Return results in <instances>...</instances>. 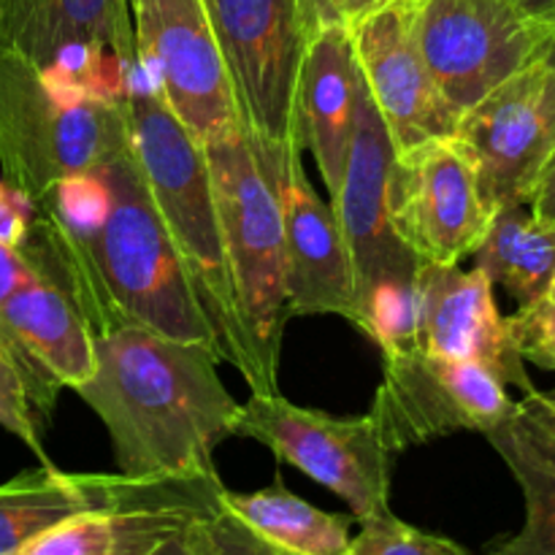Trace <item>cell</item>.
<instances>
[{
    "label": "cell",
    "mask_w": 555,
    "mask_h": 555,
    "mask_svg": "<svg viewBox=\"0 0 555 555\" xmlns=\"http://www.w3.org/2000/svg\"><path fill=\"white\" fill-rule=\"evenodd\" d=\"M25 244L63 276L95 336L139 325L217 350L215 328L157 215L133 146L98 173L60 182L36 206Z\"/></svg>",
    "instance_id": "1"
},
{
    "label": "cell",
    "mask_w": 555,
    "mask_h": 555,
    "mask_svg": "<svg viewBox=\"0 0 555 555\" xmlns=\"http://www.w3.org/2000/svg\"><path fill=\"white\" fill-rule=\"evenodd\" d=\"M220 352L139 325L95 336V372L74 390L106 426L117 472L133 480L217 475L215 448L233 437L238 401Z\"/></svg>",
    "instance_id": "2"
},
{
    "label": "cell",
    "mask_w": 555,
    "mask_h": 555,
    "mask_svg": "<svg viewBox=\"0 0 555 555\" xmlns=\"http://www.w3.org/2000/svg\"><path fill=\"white\" fill-rule=\"evenodd\" d=\"M204 152L244 336L242 377L253 393H276L282 336L291 320L280 171L258 155L242 125L206 141Z\"/></svg>",
    "instance_id": "3"
},
{
    "label": "cell",
    "mask_w": 555,
    "mask_h": 555,
    "mask_svg": "<svg viewBox=\"0 0 555 555\" xmlns=\"http://www.w3.org/2000/svg\"><path fill=\"white\" fill-rule=\"evenodd\" d=\"M122 103L133 155L157 215L215 328L217 352L242 374L247 356L204 144L168 108L146 68L133 76Z\"/></svg>",
    "instance_id": "4"
},
{
    "label": "cell",
    "mask_w": 555,
    "mask_h": 555,
    "mask_svg": "<svg viewBox=\"0 0 555 555\" xmlns=\"http://www.w3.org/2000/svg\"><path fill=\"white\" fill-rule=\"evenodd\" d=\"M128 146L122 101L76 90L0 47V171L33 204L65 179L98 173Z\"/></svg>",
    "instance_id": "5"
},
{
    "label": "cell",
    "mask_w": 555,
    "mask_h": 555,
    "mask_svg": "<svg viewBox=\"0 0 555 555\" xmlns=\"http://www.w3.org/2000/svg\"><path fill=\"white\" fill-rule=\"evenodd\" d=\"M396 144L366 85L361 87L356 130L339 193L331 198L352 271L361 334L383 350L412 341V298L421 260L396 233L390 220V173Z\"/></svg>",
    "instance_id": "6"
},
{
    "label": "cell",
    "mask_w": 555,
    "mask_h": 555,
    "mask_svg": "<svg viewBox=\"0 0 555 555\" xmlns=\"http://www.w3.org/2000/svg\"><path fill=\"white\" fill-rule=\"evenodd\" d=\"M238 122L266 163L304 155L296 90L314 27L307 0H206Z\"/></svg>",
    "instance_id": "7"
},
{
    "label": "cell",
    "mask_w": 555,
    "mask_h": 555,
    "mask_svg": "<svg viewBox=\"0 0 555 555\" xmlns=\"http://www.w3.org/2000/svg\"><path fill=\"white\" fill-rule=\"evenodd\" d=\"M233 437L255 439L280 461L328 488L350 507L358 524L390 509L396 455L385 448L369 412L339 417L293 404L280 390L249 393L238 404Z\"/></svg>",
    "instance_id": "8"
},
{
    "label": "cell",
    "mask_w": 555,
    "mask_h": 555,
    "mask_svg": "<svg viewBox=\"0 0 555 555\" xmlns=\"http://www.w3.org/2000/svg\"><path fill=\"white\" fill-rule=\"evenodd\" d=\"M515 406L491 369L404 341L383 350V383L369 415L385 448L399 455L450 434L493 431Z\"/></svg>",
    "instance_id": "9"
},
{
    "label": "cell",
    "mask_w": 555,
    "mask_h": 555,
    "mask_svg": "<svg viewBox=\"0 0 555 555\" xmlns=\"http://www.w3.org/2000/svg\"><path fill=\"white\" fill-rule=\"evenodd\" d=\"M417 47L444 101L464 117L504 79L542 57L555 25L518 0H412Z\"/></svg>",
    "instance_id": "10"
},
{
    "label": "cell",
    "mask_w": 555,
    "mask_h": 555,
    "mask_svg": "<svg viewBox=\"0 0 555 555\" xmlns=\"http://www.w3.org/2000/svg\"><path fill=\"white\" fill-rule=\"evenodd\" d=\"M390 220L421 263L459 266L475 255L496 211L488 206L469 146L459 135L423 141L396 155Z\"/></svg>",
    "instance_id": "11"
},
{
    "label": "cell",
    "mask_w": 555,
    "mask_h": 555,
    "mask_svg": "<svg viewBox=\"0 0 555 555\" xmlns=\"http://www.w3.org/2000/svg\"><path fill=\"white\" fill-rule=\"evenodd\" d=\"M455 135L469 146L493 211L529 206L555 155V68L545 54L472 106Z\"/></svg>",
    "instance_id": "12"
},
{
    "label": "cell",
    "mask_w": 555,
    "mask_h": 555,
    "mask_svg": "<svg viewBox=\"0 0 555 555\" xmlns=\"http://www.w3.org/2000/svg\"><path fill=\"white\" fill-rule=\"evenodd\" d=\"M130 20L141 65L201 144L242 125L206 0H130Z\"/></svg>",
    "instance_id": "13"
},
{
    "label": "cell",
    "mask_w": 555,
    "mask_h": 555,
    "mask_svg": "<svg viewBox=\"0 0 555 555\" xmlns=\"http://www.w3.org/2000/svg\"><path fill=\"white\" fill-rule=\"evenodd\" d=\"M20 249L33 263V276L0 304V352L47 426L60 393L76 390L95 372V331L63 276Z\"/></svg>",
    "instance_id": "14"
},
{
    "label": "cell",
    "mask_w": 555,
    "mask_h": 555,
    "mask_svg": "<svg viewBox=\"0 0 555 555\" xmlns=\"http://www.w3.org/2000/svg\"><path fill=\"white\" fill-rule=\"evenodd\" d=\"M222 488L217 475L130 480L122 496L68 515L11 555H150L217 507Z\"/></svg>",
    "instance_id": "15"
},
{
    "label": "cell",
    "mask_w": 555,
    "mask_h": 555,
    "mask_svg": "<svg viewBox=\"0 0 555 555\" xmlns=\"http://www.w3.org/2000/svg\"><path fill=\"white\" fill-rule=\"evenodd\" d=\"M363 85L383 114L396 155L455 135L461 117L439 92L412 25V0H383L350 22Z\"/></svg>",
    "instance_id": "16"
},
{
    "label": "cell",
    "mask_w": 555,
    "mask_h": 555,
    "mask_svg": "<svg viewBox=\"0 0 555 555\" xmlns=\"http://www.w3.org/2000/svg\"><path fill=\"white\" fill-rule=\"evenodd\" d=\"M412 345L480 363L524 396L537 390L515 350L507 318L499 312L491 280L480 269L421 266L412 298Z\"/></svg>",
    "instance_id": "17"
},
{
    "label": "cell",
    "mask_w": 555,
    "mask_h": 555,
    "mask_svg": "<svg viewBox=\"0 0 555 555\" xmlns=\"http://www.w3.org/2000/svg\"><path fill=\"white\" fill-rule=\"evenodd\" d=\"M282 222L287 255V304L291 318L339 314L358 325L356 271L331 204L318 195L296 157L280 173Z\"/></svg>",
    "instance_id": "18"
},
{
    "label": "cell",
    "mask_w": 555,
    "mask_h": 555,
    "mask_svg": "<svg viewBox=\"0 0 555 555\" xmlns=\"http://www.w3.org/2000/svg\"><path fill=\"white\" fill-rule=\"evenodd\" d=\"M363 74L350 27L323 25L304 52L296 90V122L304 150L312 152L325 190L334 198L345 177L356 130Z\"/></svg>",
    "instance_id": "19"
},
{
    "label": "cell",
    "mask_w": 555,
    "mask_h": 555,
    "mask_svg": "<svg viewBox=\"0 0 555 555\" xmlns=\"http://www.w3.org/2000/svg\"><path fill=\"white\" fill-rule=\"evenodd\" d=\"M133 477L74 475L52 464L22 472L0 486V555H11L49 526L81 509L103 507L122 496Z\"/></svg>",
    "instance_id": "20"
},
{
    "label": "cell",
    "mask_w": 555,
    "mask_h": 555,
    "mask_svg": "<svg viewBox=\"0 0 555 555\" xmlns=\"http://www.w3.org/2000/svg\"><path fill=\"white\" fill-rule=\"evenodd\" d=\"M475 258V269L491 285L504 287L520 307H529L545 298L555 274V225L531 215L529 206L499 209Z\"/></svg>",
    "instance_id": "21"
},
{
    "label": "cell",
    "mask_w": 555,
    "mask_h": 555,
    "mask_svg": "<svg viewBox=\"0 0 555 555\" xmlns=\"http://www.w3.org/2000/svg\"><path fill=\"white\" fill-rule=\"evenodd\" d=\"M220 504L249 529L293 555H345L350 547L352 518H341L304 502L282 486L280 477L274 486L253 493H233L222 488Z\"/></svg>",
    "instance_id": "22"
},
{
    "label": "cell",
    "mask_w": 555,
    "mask_h": 555,
    "mask_svg": "<svg viewBox=\"0 0 555 555\" xmlns=\"http://www.w3.org/2000/svg\"><path fill=\"white\" fill-rule=\"evenodd\" d=\"M486 437L509 466L526 502L524 529L491 555H555V466L531 448L513 417Z\"/></svg>",
    "instance_id": "23"
},
{
    "label": "cell",
    "mask_w": 555,
    "mask_h": 555,
    "mask_svg": "<svg viewBox=\"0 0 555 555\" xmlns=\"http://www.w3.org/2000/svg\"><path fill=\"white\" fill-rule=\"evenodd\" d=\"M184 555H293L249 529L222 504L190 520L182 531Z\"/></svg>",
    "instance_id": "24"
},
{
    "label": "cell",
    "mask_w": 555,
    "mask_h": 555,
    "mask_svg": "<svg viewBox=\"0 0 555 555\" xmlns=\"http://www.w3.org/2000/svg\"><path fill=\"white\" fill-rule=\"evenodd\" d=\"M345 555H472L459 542L404 524L393 513L363 520L361 534L352 537Z\"/></svg>",
    "instance_id": "25"
},
{
    "label": "cell",
    "mask_w": 555,
    "mask_h": 555,
    "mask_svg": "<svg viewBox=\"0 0 555 555\" xmlns=\"http://www.w3.org/2000/svg\"><path fill=\"white\" fill-rule=\"evenodd\" d=\"M0 428L14 434L20 442H25L38 455L41 464H49L47 453H43V428L47 426L33 410L22 377L3 352H0Z\"/></svg>",
    "instance_id": "26"
},
{
    "label": "cell",
    "mask_w": 555,
    "mask_h": 555,
    "mask_svg": "<svg viewBox=\"0 0 555 555\" xmlns=\"http://www.w3.org/2000/svg\"><path fill=\"white\" fill-rule=\"evenodd\" d=\"M509 336L526 363L555 372V301H540L520 307L513 318H507Z\"/></svg>",
    "instance_id": "27"
},
{
    "label": "cell",
    "mask_w": 555,
    "mask_h": 555,
    "mask_svg": "<svg viewBox=\"0 0 555 555\" xmlns=\"http://www.w3.org/2000/svg\"><path fill=\"white\" fill-rule=\"evenodd\" d=\"M513 423L531 442V448L555 466V388L542 393L531 390L515 406Z\"/></svg>",
    "instance_id": "28"
},
{
    "label": "cell",
    "mask_w": 555,
    "mask_h": 555,
    "mask_svg": "<svg viewBox=\"0 0 555 555\" xmlns=\"http://www.w3.org/2000/svg\"><path fill=\"white\" fill-rule=\"evenodd\" d=\"M33 220H36V204L14 184L0 179V244L20 249L30 236Z\"/></svg>",
    "instance_id": "29"
},
{
    "label": "cell",
    "mask_w": 555,
    "mask_h": 555,
    "mask_svg": "<svg viewBox=\"0 0 555 555\" xmlns=\"http://www.w3.org/2000/svg\"><path fill=\"white\" fill-rule=\"evenodd\" d=\"M377 3L383 0H307V9L312 27L318 30L323 25H350L356 16L374 9Z\"/></svg>",
    "instance_id": "30"
},
{
    "label": "cell",
    "mask_w": 555,
    "mask_h": 555,
    "mask_svg": "<svg viewBox=\"0 0 555 555\" xmlns=\"http://www.w3.org/2000/svg\"><path fill=\"white\" fill-rule=\"evenodd\" d=\"M33 276V263L22 249H11L0 244V304Z\"/></svg>",
    "instance_id": "31"
},
{
    "label": "cell",
    "mask_w": 555,
    "mask_h": 555,
    "mask_svg": "<svg viewBox=\"0 0 555 555\" xmlns=\"http://www.w3.org/2000/svg\"><path fill=\"white\" fill-rule=\"evenodd\" d=\"M529 211L540 220L553 222L555 225V155L547 163L545 173H542L540 184H537L534 195L529 201Z\"/></svg>",
    "instance_id": "32"
},
{
    "label": "cell",
    "mask_w": 555,
    "mask_h": 555,
    "mask_svg": "<svg viewBox=\"0 0 555 555\" xmlns=\"http://www.w3.org/2000/svg\"><path fill=\"white\" fill-rule=\"evenodd\" d=\"M531 16H540V20H547L555 25V0H518Z\"/></svg>",
    "instance_id": "33"
},
{
    "label": "cell",
    "mask_w": 555,
    "mask_h": 555,
    "mask_svg": "<svg viewBox=\"0 0 555 555\" xmlns=\"http://www.w3.org/2000/svg\"><path fill=\"white\" fill-rule=\"evenodd\" d=\"M150 555H184V547H182V534L173 537V540H168V542H163V545L157 547L155 553H150Z\"/></svg>",
    "instance_id": "34"
},
{
    "label": "cell",
    "mask_w": 555,
    "mask_h": 555,
    "mask_svg": "<svg viewBox=\"0 0 555 555\" xmlns=\"http://www.w3.org/2000/svg\"><path fill=\"white\" fill-rule=\"evenodd\" d=\"M545 57H547V63H551L553 68H555V36H553V41L547 43V49H545Z\"/></svg>",
    "instance_id": "35"
},
{
    "label": "cell",
    "mask_w": 555,
    "mask_h": 555,
    "mask_svg": "<svg viewBox=\"0 0 555 555\" xmlns=\"http://www.w3.org/2000/svg\"><path fill=\"white\" fill-rule=\"evenodd\" d=\"M545 298H551V301H555V274H553V280H551V287H547Z\"/></svg>",
    "instance_id": "36"
}]
</instances>
